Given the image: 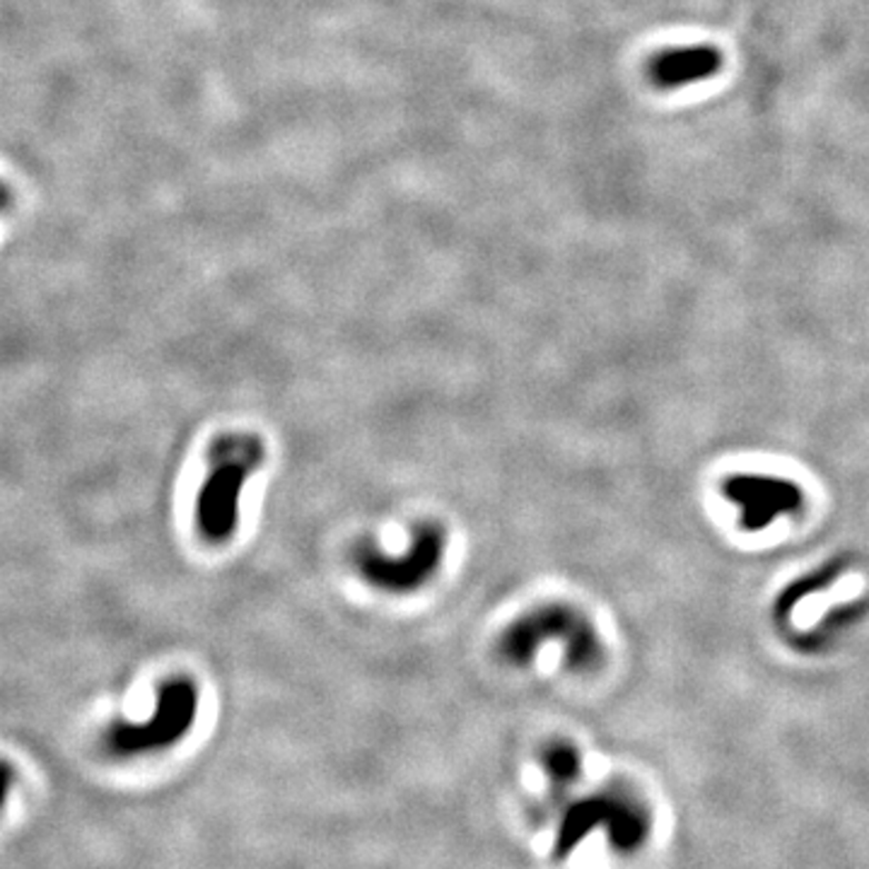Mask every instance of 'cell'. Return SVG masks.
Returning <instances> with one entry per match:
<instances>
[{
  "mask_svg": "<svg viewBox=\"0 0 869 869\" xmlns=\"http://www.w3.org/2000/svg\"><path fill=\"white\" fill-rule=\"evenodd\" d=\"M445 553V537L440 527H423L416 535L409 553L399 558L377 553L372 546H362L356 556V563L362 578L374 587L389 592H409L423 585L438 570Z\"/></svg>",
  "mask_w": 869,
  "mask_h": 869,
  "instance_id": "3957f363",
  "label": "cell"
},
{
  "mask_svg": "<svg viewBox=\"0 0 869 869\" xmlns=\"http://www.w3.org/2000/svg\"><path fill=\"white\" fill-rule=\"evenodd\" d=\"M261 459L263 447L254 438H226L210 447L208 476L196 510V520L206 539L226 541L234 535L244 481L251 471L259 469Z\"/></svg>",
  "mask_w": 869,
  "mask_h": 869,
  "instance_id": "6da1fadb",
  "label": "cell"
},
{
  "mask_svg": "<svg viewBox=\"0 0 869 869\" xmlns=\"http://www.w3.org/2000/svg\"><path fill=\"white\" fill-rule=\"evenodd\" d=\"M727 493L745 512L749 529H763L780 515L800 508V490L790 481L766 479V476H739L727 483Z\"/></svg>",
  "mask_w": 869,
  "mask_h": 869,
  "instance_id": "277c9868",
  "label": "cell"
},
{
  "mask_svg": "<svg viewBox=\"0 0 869 869\" xmlns=\"http://www.w3.org/2000/svg\"><path fill=\"white\" fill-rule=\"evenodd\" d=\"M199 710V691L187 679L164 683L158 698V710L143 725H119L111 730V749L129 753L158 749L187 735Z\"/></svg>",
  "mask_w": 869,
  "mask_h": 869,
  "instance_id": "7a4b0ae2",
  "label": "cell"
},
{
  "mask_svg": "<svg viewBox=\"0 0 869 869\" xmlns=\"http://www.w3.org/2000/svg\"><path fill=\"white\" fill-rule=\"evenodd\" d=\"M722 68H725V56L720 49L698 44V47L667 49L652 56V61L648 63V76L655 88L681 90L718 76Z\"/></svg>",
  "mask_w": 869,
  "mask_h": 869,
  "instance_id": "5b68a950",
  "label": "cell"
}]
</instances>
